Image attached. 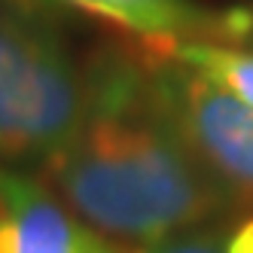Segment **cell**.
Segmentation results:
<instances>
[{"mask_svg": "<svg viewBox=\"0 0 253 253\" xmlns=\"http://www.w3.org/2000/svg\"><path fill=\"white\" fill-rule=\"evenodd\" d=\"M0 3H25V6H31V3H37V0H0Z\"/></svg>", "mask_w": 253, "mask_h": 253, "instance_id": "obj_9", "label": "cell"}, {"mask_svg": "<svg viewBox=\"0 0 253 253\" xmlns=\"http://www.w3.org/2000/svg\"><path fill=\"white\" fill-rule=\"evenodd\" d=\"M128 253H226V244L216 232H177L162 241L131 247Z\"/></svg>", "mask_w": 253, "mask_h": 253, "instance_id": "obj_7", "label": "cell"}, {"mask_svg": "<svg viewBox=\"0 0 253 253\" xmlns=\"http://www.w3.org/2000/svg\"><path fill=\"white\" fill-rule=\"evenodd\" d=\"M226 253H253V213L226 238Z\"/></svg>", "mask_w": 253, "mask_h": 253, "instance_id": "obj_8", "label": "cell"}, {"mask_svg": "<svg viewBox=\"0 0 253 253\" xmlns=\"http://www.w3.org/2000/svg\"><path fill=\"white\" fill-rule=\"evenodd\" d=\"M98 19L128 31L156 58H174L183 43L226 40L223 19H211L189 0H67Z\"/></svg>", "mask_w": 253, "mask_h": 253, "instance_id": "obj_5", "label": "cell"}, {"mask_svg": "<svg viewBox=\"0 0 253 253\" xmlns=\"http://www.w3.org/2000/svg\"><path fill=\"white\" fill-rule=\"evenodd\" d=\"M37 174L113 244H153L202 226L232 205L162 113L156 70L147 98L125 110L88 113L80 134Z\"/></svg>", "mask_w": 253, "mask_h": 253, "instance_id": "obj_1", "label": "cell"}, {"mask_svg": "<svg viewBox=\"0 0 253 253\" xmlns=\"http://www.w3.org/2000/svg\"><path fill=\"white\" fill-rule=\"evenodd\" d=\"M156 98L177 137L235 208H253V107L189 64L156 67Z\"/></svg>", "mask_w": 253, "mask_h": 253, "instance_id": "obj_3", "label": "cell"}, {"mask_svg": "<svg viewBox=\"0 0 253 253\" xmlns=\"http://www.w3.org/2000/svg\"><path fill=\"white\" fill-rule=\"evenodd\" d=\"M0 253H128L101 238L37 177L0 171Z\"/></svg>", "mask_w": 253, "mask_h": 253, "instance_id": "obj_4", "label": "cell"}, {"mask_svg": "<svg viewBox=\"0 0 253 253\" xmlns=\"http://www.w3.org/2000/svg\"><path fill=\"white\" fill-rule=\"evenodd\" d=\"M177 61L205 74L220 88L232 92L238 101L253 107V52L213 46V43H183L174 52Z\"/></svg>", "mask_w": 253, "mask_h": 253, "instance_id": "obj_6", "label": "cell"}, {"mask_svg": "<svg viewBox=\"0 0 253 253\" xmlns=\"http://www.w3.org/2000/svg\"><path fill=\"white\" fill-rule=\"evenodd\" d=\"M88 119V77L49 15L0 3V162L43 168Z\"/></svg>", "mask_w": 253, "mask_h": 253, "instance_id": "obj_2", "label": "cell"}]
</instances>
